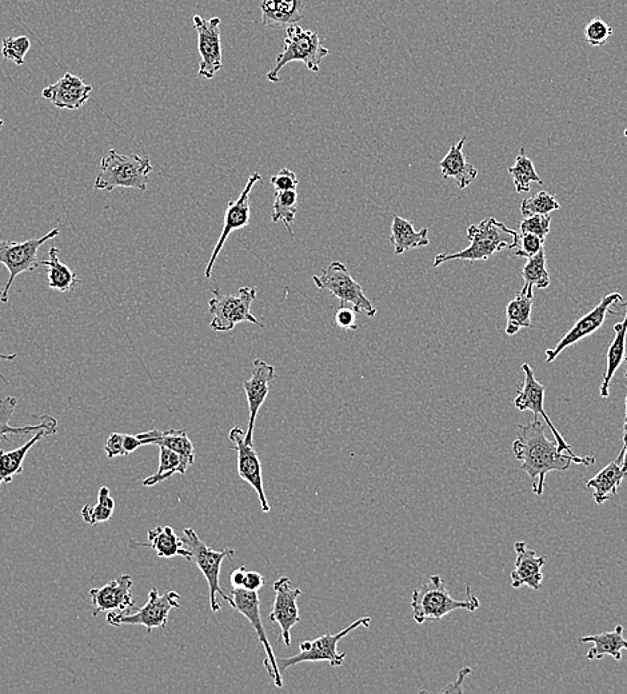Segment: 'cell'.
<instances>
[{
	"instance_id": "obj_51",
	"label": "cell",
	"mask_w": 627,
	"mask_h": 694,
	"mask_svg": "<svg viewBox=\"0 0 627 694\" xmlns=\"http://www.w3.org/2000/svg\"><path fill=\"white\" fill-rule=\"evenodd\" d=\"M246 573V566H241V568L235 569L234 572L231 573V585H233L234 588H243V582H245Z\"/></svg>"
},
{
	"instance_id": "obj_9",
	"label": "cell",
	"mask_w": 627,
	"mask_h": 694,
	"mask_svg": "<svg viewBox=\"0 0 627 694\" xmlns=\"http://www.w3.org/2000/svg\"><path fill=\"white\" fill-rule=\"evenodd\" d=\"M59 234L61 230L55 227L41 238L27 239L25 242L0 241V263L9 270V281L0 291V301L9 302L11 287L19 274L37 270L41 266V261H38L39 249Z\"/></svg>"
},
{
	"instance_id": "obj_29",
	"label": "cell",
	"mask_w": 627,
	"mask_h": 694,
	"mask_svg": "<svg viewBox=\"0 0 627 694\" xmlns=\"http://www.w3.org/2000/svg\"><path fill=\"white\" fill-rule=\"evenodd\" d=\"M391 245L394 246L395 254L402 255L406 251L421 249L429 246V229L415 231L413 222L399 217L395 214L391 223V235L389 238Z\"/></svg>"
},
{
	"instance_id": "obj_37",
	"label": "cell",
	"mask_w": 627,
	"mask_h": 694,
	"mask_svg": "<svg viewBox=\"0 0 627 694\" xmlns=\"http://www.w3.org/2000/svg\"><path fill=\"white\" fill-rule=\"evenodd\" d=\"M546 263L545 249L539 251L534 257L527 259V263L522 270L523 279H525L523 287L533 290V287L547 289L550 286V274L547 271Z\"/></svg>"
},
{
	"instance_id": "obj_15",
	"label": "cell",
	"mask_w": 627,
	"mask_h": 694,
	"mask_svg": "<svg viewBox=\"0 0 627 694\" xmlns=\"http://www.w3.org/2000/svg\"><path fill=\"white\" fill-rule=\"evenodd\" d=\"M259 182H262L261 174H251L242 194L239 195L238 199L230 202L229 206H227L221 237H219L217 245H215L213 253H211L210 261L207 262L205 270V277L207 279L213 277L215 262H217L223 247H225L227 238H229L234 231L241 230L243 227L249 225L251 217L250 194L254 186Z\"/></svg>"
},
{
	"instance_id": "obj_38",
	"label": "cell",
	"mask_w": 627,
	"mask_h": 694,
	"mask_svg": "<svg viewBox=\"0 0 627 694\" xmlns=\"http://www.w3.org/2000/svg\"><path fill=\"white\" fill-rule=\"evenodd\" d=\"M298 211L297 190L278 191L273 203V222H283L290 235H294L291 223L294 222Z\"/></svg>"
},
{
	"instance_id": "obj_19",
	"label": "cell",
	"mask_w": 627,
	"mask_h": 694,
	"mask_svg": "<svg viewBox=\"0 0 627 694\" xmlns=\"http://www.w3.org/2000/svg\"><path fill=\"white\" fill-rule=\"evenodd\" d=\"M133 577L121 574L102 588L90 590L93 617L103 612L129 613L135 608L133 597Z\"/></svg>"
},
{
	"instance_id": "obj_44",
	"label": "cell",
	"mask_w": 627,
	"mask_h": 694,
	"mask_svg": "<svg viewBox=\"0 0 627 694\" xmlns=\"http://www.w3.org/2000/svg\"><path fill=\"white\" fill-rule=\"evenodd\" d=\"M551 215H531L522 219L519 223L521 233L534 234L539 238L546 239V235L550 233Z\"/></svg>"
},
{
	"instance_id": "obj_7",
	"label": "cell",
	"mask_w": 627,
	"mask_h": 694,
	"mask_svg": "<svg viewBox=\"0 0 627 694\" xmlns=\"http://www.w3.org/2000/svg\"><path fill=\"white\" fill-rule=\"evenodd\" d=\"M213 298L209 301L210 313L213 314L211 329L231 331L241 322L262 323L251 313V305L257 298V287H241L237 294H225L219 289H211Z\"/></svg>"
},
{
	"instance_id": "obj_41",
	"label": "cell",
	"mask_w": 627,
	"mask_h": 694,
	"mask_svg": "<svg viewBox=\"0 0 627 694\" xmlns=\"http://www.w3.org/2000/svg\"><path fill=\"white\" fill-rule=\"evenodd\" d=\"M31 49V41L29 38L9 37L2 41V57L7 61H13L17 66L25 65L27 53Z\"/></svg>"
},
{
	"instance_id": "obj_53",
	"label": "cell",
	"mask_w": 627,
	"mask_h": 694,
	"mask_svg": "<svg viewBox=\"0 0 627 694\" xmlns=\"http://www.w3.org/2000/svg\"><path fill=\"white\" fill-rule=\"evenodd\" d=\"M625 405H626L625 424H623V436H622L623 448H626V446H627V393H626Z\"/></svg>"
},
{
	"instance_id": "obj_34",
	"label": "cell",
	"mask_w": 627,
	"mask_h": 694,
	"mask_svg": "<svg viewBox=\"0 0 627 694\" xmlns=\"http://www.w3.org/2000/svg\"><path fill=\"white\" fill-rule=\"evenodd\" d=\"M59 254H61V250L58 247H51L49 259L41 261V266H46L47 278H49L51 289L67 293V291L74 290V287L81 281H79L75 271L61 262Z\"/></svg>"
},
{
	"instance_id": "obj_1",
	"label": "cell",
	"mask_w": 627,
	"mask_h": 694,
	"mask_svg": "<svg viewBox=\"0 0 627 694\" xmlns=\"http://www.w3.org/2000/svg\"><path fill=\"white\" fill-rule=\"evenodd\" d=\"M515 458L521 461V469L530 477L531 489L541 496L546 476L550 472H566L570 466L595 464V457H579L562 452L557 442L546 437L545 426L534 418L529 425L518 426V438L513 442Z\"/></svg>"
},
{
	"instance_id": "obj_13",
	"label": "cell",
	"mask_w": 627,
	"mask_h": 694,
	"mask_svg": "<svg viewBox=\"0 0 627 694\" xmlns=\"http://www.w3.org/2000/svg\"><path fill=\"white\" fill-rule=\"evenodd\" d=\"M623 302V297L619 293H610L606 297L602 298V301L598 303L597 307H594L590 313L583 315L579 318L575 325L567 331L565 337L558 342V345L554 349L546 350V362L551 364V362L557 360L559 354L566 350L567 347L575 345L583 338L589 337V335L594 334L595 331L599 329L605 323L607 314H615L613 307L621 305Z\"/></svg>"
},
{
	"instance_id": "obj_27",
	"label": "cell",
	"mask_w": 627,
	"mask_h": 694,
	"mask_svg": "<svg viewBox=\"0 0 627 694\" xmlns=\"http://www.w3.org/2000/svg\"><path fill=\"white\" fill-rule=\"evenodd\" d=\"M466 139L465 135L461 141L453 143L449 153L439 163L442 178H454L461 190L469 187L478 177V170L471 163L466 162L465 155H463V146H465Z\"/></svg>"
},
{
	"instance_id": "obj_54",
	"label": "cell",
	"mask_w": 627,
	"mask_h": 694,
	"mask_svg": "<svg viewBox=\"0 0 627 694\" xmlns=\"http://www.w3.org/2000/svg\"><path fill=\"white\" fill-rule=\"evenodd\" d=\"M622 449L625 450V454H623L622 470L627 474V446Z\"/></svg>"
},
{
	"instance_id": "obj_31",
	"label": "cell",
	"mask_w": 627,
	"mask_h": 694,
	"mask_svg": "<svg viewBox=\"0 0 627 694\" xmlns=\"http://www.w3.org/2000/svg\"><path fill=\"white\" fill-rule=\"evenodd\" d=\"M615 337L613 342L607 350V364L605 376H603V381L601 385V397L603 400L609 398L610 396V384L613 380L615 372L625 361V345H626V335H627V302H626V315L622 322L615 323L614 325Z\"/></svg>"
},
{
	"instance_id": "obj_6",
	"label": "cell",
	"mask_w": 627,
	"mask_h": 694,
	"mask_svg": "<svg viewBox=\"0 0 627 694\" xmlns=\"http://www.w3.org/2000/svg\"><path fill=\"white\" fill-rule=\"evenodd\" d=\"M182 540L185 548L189 550L190 561L198 566V569L201 570L206 578L207 585H209L211 612L218 613L222 608L218 601V594L223 600L229 601V604L234 606L233 597L227 596L223 592L221 584H219V577H221L223 561L227 560V558H230V560L234 558L235 554H237L235 550L225 549L222 552H217V550L209 548L199 538L197 532L191 528L183 530Z\"/></svg>"
},
{
	"instance_id": "obj_46",
	"label": "cell",
	"mask_w": 627,
	"mask_h": 694,
	"mask_svg": "<svg viewBox=\"0 0 627 694\" xmlns=\"http://www.w3.org/2000/svg\"><path fill=\"white\" fill-rule=\"evenodd\" d=\"M125 434L113 433L107 438L105 445V452L109 460H113L115 457H126L125 452Z\"/></svg>"
},
{
	"instance_id": "obj_39",
	"label": "cell",
	"mask_w": 627,
	"mask_h": 694,
	"mask_svg": "<svg viewBox=\"0 0 627 694\" xmlns=\"http://www.w3.org/2000/svg\"><path fill=\"white\" fill-rule=\"evenodd\" d=\"M115 510V500L110 496V489L103 486L98 493V504L86 505L82 509V518L86 524L97 525L111 520Z\"/></svg>"
},
{
	"instance_id": "obj_2",
	"label": "cell",
	"mask_w": 627,
	"mask_h": 694,
	"mask_svg": "<svg viewBox=\"0 0 627 694\" xmlns=\"http://www.w3.org/2000/svg\"><path fill=\"white\" fill-rule=\"evenodd\" d=\"M517 231L509 229L503 222L495 218H486L478 225H471L467 229V238L470 246L458 253H442L434 258V267H439L449 261H487L494 254L501 253L505 249H513Z\"/></svg>"
},
{
	"instance_id": "obj_20",
	"label": "cell",
	"mask_w": 627,
	"mask_h": 694,
	"mask_svg": "<svg viewBox=\"0 0 627 694\" xmlns=\"http://www.w3.org/2000/svg\"><path fill=\"white\" fill-rule=\"evenodd\" d=\"M274 378L275 368L273 365H269L262 360H255L250 380L243 382V389H245L247 404H249L250 410L249 429H247L245 438L246 444L253 445L255 421H257L259 410H261L262 405L265 404L267 397H269Z\"/></svg>"
},
{
	"instance_id": "obj_24",
	"label": "cell",
	"mask_w": 627,
	"mask_h": 694,
	"mask_svg": "<svg viewBox=\"0 0 627 694\" xmlns=\"http://www.w3.org/2000/svg\"><path fill=\"white\" fill-rule=\"evenodd\" d=\"M149 542L130 541V548H150L157 552L158 557L174 558L181 556L190 561L189 550L185 548L182 537H178L171 526H157L149 530Z\"/></svg>"
},
{
	"instance_id": "obj_43",
	"label": "cell",
	"mask_w": 627,
	"mask_h": 694,
	"mask_svg": "<svg viewBox=\"0 0 627 694\" xmlns=\"http://www.w3.org/2000/svg\"><path fill=\"white\" fill-rule=\"evenodd\" d=\"M543 245H545V239L539 238L537 235L518 233L514 247L511 250H513L515 257L529 259L538 254L543 249Z\"/></svg>"
},
{
	"instance_id": "obj_55",
	"label": "cell",
	"mask_w": 627,
	"mask_h": 694,
	"mask_svg": "<svg viewBox=\"0 0 627 694\" xmlns=\"http://www.w3.org/2000/svg\"><path fill=\"white\" fill-rule=\"evenodd\" d=\"M3 126H5V121H3L2 118H0V129H2Z\"/></svg>"
},
{
	"instance_id": "obj_22",
	"label": "cell",
	"mask_w": 627,
	"mask_h": 694,
	"mask_svg": "<svg viewBox=\"0 0 627 694\" xmlns=\"http://www.w3.org/2000/svg\"><path fill=\"white\" fill-rule=\"evenodd\" d=\"M514 549L517 560L511 572V586L514 589L522 588V586H529L534 590L541 589L545 557L538 556L534 550L527 549L526 542H515Z\"/></svg>"
},
{
	"instance_id": "obj_49",
	"label": "cell",
	"mask_w": 627,
	"mask_h": 694,
	"mask_svg": "<svg viewBox=\"0 0 627 694\" xmlns=\"http://www.w3.org/2000/svg\"><path fill=\"white\" fill-rule=\"evenodd\" d=\"M470 673H471L470 668H463L461 670V672H459V674H458L457 682H454V684L447 686V688L443 689L442 692L443 693H454V692L462 693L463 692V689H462L463 681H465V678L467 676H469Z\"/></svg>"
},
{
	"instance_id": "obj_30",
	"label": "cell",
	"mask_w": 627,
	"mask_h": 694,
	"mask_svg": "<svg viewBox=\"0 0 627 694\" xmlns=\"http://www.w3.org/2000/svg\"><path fill=\"white\" fill-rule=\"evenodd\" d=\"M581 644L593 642L594 646L587 652V658L591 661L602 660L603 657L611 656L615 661L622 660V650H627V640L623 637V626L618 625L611 632L593 634V636L581 637L578 640Z\"/></svg>"
},
{
	"instance_id": "obj_45",
	"label": "cell",
	"mask_w": 627,
	"mask_h": 694,
	"mask_svg": "<svg viewBox=\"0 0 627 694\" xmlns=\"http://www.w3.org/2000/svg\"><path fill=\"white\" fill-rule=\"evenodd\" d=\"M271 186L274 187L275 193H278V191L297 190V174L289 169H282L277 175L271 177Z\"/></svg>"
},
{
	"instance_id": "obj_42",
	"label": "cell",
	"mask_w": 627,
	"mask_h": 694,
	"mask_svg": "<svg viewBox=\"0 0 627 694\" xmlns=\"http://www.w3.org/2000/svg\"><path fill=\"white\" fill-rule=\"evenodd\" d=\"M614 34L613 27L601 18L591 19L585 27V41L587 45L593 47H602L609 41L611 35Z\"/></svg>"
},
{
	"instance_id": "obj_14",
	"label": "cell",
	"mask_w": 627,
	"mask_h": 694,
	"mask_svg": "<svg viewBox=\"0 0 627 694\" xmlns=\"http://www.w3.org/2000/svg\"><path fill=\"white\" fill-rule=\"evenodd\" d=\"M194 29L198 34V51L201 55L198 74L205 79H213L222 70L221 18L203 19L201 15L193 18Z\"/></svg>"
},
{
	"instance_id": "obj_57",
	"label": "cell",
	"mask_w": 627,
	"mask_h": 694,
	"mask_svg": "<svg viewBox=\"0 0 627 694\" xmlns=\"http://www.w3.org/2000/svg\"><path fill=\"white\" fill-rule=\"evenodd\" d=\"M623 134H625V137L627 139V129L625 130V133H623Z\"/></svg>"
},
{
	"instance_id": "obj_56",
	"label": "cell",
	"mask_w": 627,
	"mask_h": 694,
	"mask_svg": "<svg viewBox=\"0 0 627 694\" xmlns=\"http://www.w3.org/2000/svg\"><path fill=\"white\" fill-rule=\"evenodd\" d=\"M626 361V378H627V357L625 358Z\"/></svg>"
},
{
	"instance_id": "obj_52",
	"label": "cell",
	"mask_w": 627,
	"mask_h": 694,
	"mask_svg": "<svg viewBox=\"0 0 627 694\" xmlns=\"http://www.w3.org/2000/svg\"><path fill=\"white\" fill-rule=\"evenodd\" d=\"M0 334H2V331H0ZM0 360H5V361L17 360V354H2V353H0ZM0 380L5 382L6 385H9V381H7L5 377H3L2 373H0Z\"/></svg>"
},
{
	"instance_id": "obj_50",
	"label": "cell",
	"mask_w": 627,
	"mask_h": 694,
	"mask_svg": "<svg viewBox=\"0 0 627 694\" xmlns=\"http://www.w3.org/2000/svg\"><path fill=\"white\" fill-rule=\"evenodd\" d=\"M123 445H125L126 456H129V454L134 453L135 450L143 446L138 436H129V434H125V442H123Z\"/></svg>"
},
{
	"instance_id": "obj_35",
	"label": "cell",
	"mask_w": 627,
	"mask_h": 694,
	"mask_svg": "<svg viewBox=\"0 0 627 694\" xmlns=\"http://www.w3.org/2000/svg\"><path fill=\"white\" fill-rule=\"evenodd\" d=\"M189 468L190 465L187 464V462L183 460L178 453L173 452V450L163 448V446H159V466L157 473L153 474V476L145 478V480L142 481V485H157L159 482L169 480V478L173 477L174 474H182V476H185L187 469Z\"/></svg>"
},
{
	"instance_id": "obj_26",
	"label": "cell",
	"mask_w": 627,
	"mask_h": 694,
	"mask_svg": "<svg viewBox=\"0 0 627 694\" xmlns=\"http://www.w3.org/2000/svg\"><path fill=\"white\" fill-rule=\"evenodd\" d=\"M623 454H625V450L622 449L613 462H610L597 476L586 482L587 488L594 490L595 504L602 505L603 502L610 500V496H615L622 481L627 477V474L622 470Z\"/></svg>"
},
{
	"instance_id": "obj_33",
	"label": "cell",
	"mask_w": 627,
	"mask_h": 694,
	"mask_svg": "<svg viewBox=\"0 0 627 694\" xmlns=\"http://www.w3.org/2000/svg\"><path fill=\"white\" fill-rule=\"evenodd\" d=\"M49 436L50 433L47 430H39L21 448L11 450V452L0 450V486L10 484L14 477L19 476L23 472V462H25L27 454L37 445L38 441Z\"/></svg>"
},
{
	"instance_id": "obj_8",
	"label": "cell",
	"mask_w": 627,
	"mask_h": 694,
	"mask_svg": "<svg viewBox=\"0 0 627 694\" xmlns=\"http://www.w3.org/2000/svg\"><path fill=\"white\" fill-rule=\"evenodd\" d=\"M371 624L370 617H362L354 621L353 624L341 630L337 634H323V636L315 638L314 641H303L299 644V653L291 657L277 658L278 668L281 673L302 662H329L333 668L342 666L345 662L346 653H339L337 646L342 638L358 628H369Z\"/></svg>"
},
{
	"instance_id": "obj_16",
	"label": "cell",
	"mask_w": 627,
	"mask_h": 694,
	"mask_svg": "<svg viewBox=\"0 0 627 694\" xmlns=\"http://www.w3.org/2000/svg\"><path fill=\"white\" fill-rule=\"evenodd\" d=\"M274 592L275 600L269 614V621L278 624L281 628L279 641L290 646L291 630L301 622L297 601L302 596V590L294 588L289 577H281L274 582Z\"/></svg>"
},
{
	"instance_id": "obj_10",
	"label": "cell",
	"mask_w": 627,
	"mask_h": 694,
	"mask_svg": "<svg viewBox=\"0 0 627 694\" xmlns=\"http://www.w3.org/2000/svg\"><path fill=\"white\" fill-rule=\"evenodd\" d=\"M313 281L318 289L329 290L342 305L350 303L355 313L366 314L374 318L377 315L370 299L363 293L362 286L350 274L349 269L342 262H333L323 270L322 275H314Z\"/></svg>"
},
{
	"instance_id": "obj_32",
	"label": "cell",
	"mask_w": 627,
	"mask_h": 694,
	"mask_svg": "<svg viewBox=\"0 0 627 694\" xmlns=\"http://www.w3.org/2000/svg\"><path fill=\"white\" fill-rule=\"evenodd\" d=\"M533 290L523 287L521 293L511 299L506 306V334L515 335L519 330L531 327V313H533Z\"/></svg>"
},
{
	"instance_id": "obj_40",
	"label": "cell",
	"mask_w": 627,
	"mask_h": 694,
	"mask_svg": "<svg viewBox=\"0 0 627 694\" xmlns=\"http://www.w3.org/2000/svg\"><path fill=\"white\" fill-rule=\"evenodd\" d=\"M561 209V203L555 198V195L541 191L535 194L534 197L525 198L521 203V213L523 217H531V215H547Z\"/></svg>"
},
{
	"instance_id": "obj_4",
	"label": "cell",
	"mask_w": 627,
	"mask_h": 694,
	"mask_svg": "<svg viewBox=\"0 0 627 694\" xmlns=\"http://www.w3.org/2000/svg\"><path fill=\"white\" fill-rule=\"evenodd\" d=\"M151 171H153V165L150 158L139 157L137 154H121L111 149L101 159L94 187L109 193L118 187L147 191Z\"/></svg>"
},
{
	"instance_id": "obj_17",
	"label": "cell",
	"mask_w": 627,
	"mask_h": 694,
	"mask_svg": "<svg viewBox=\"0 0 627 694\" xmlns=\"http://www.w3.org/2000/svg\"><path fill=\"white\" fill-rule=\"evenodd\" d=\"M229 438L233 442L234 450H237L238 453L239 477L253 486L257 492L262 512L270 513L271 506L267 501L265 486H263L262 464L257 450L254 449V445L246 444V433L243 432L241 426H234L230 430Z\"/></svg>"
},
{
	"instance_id": "obj_18",
	"label": "cell",
	"mask_w": 627,
	"mask_h": 694,
	"mask_svg": "<svg viewBox=\"0 0 627 694\" xmlns=\"http://www.w3.org/2000/svg\"><path fill=\"white\" fill-rule=\"evenodd\" d=\"M522 370L523 374H525V381H523L522 389L518 390L517 397H515V408H517L519 412H527V410L533 412L534 418L541 416L543 420H545L547 428L553 433L558 448L561 449L562 452L575 454L573 448L567 444L565 438L558 432L549 416H547L545 409H543V404H545V388H543V385L539 384L537 378H535L534 370L531 369L529 364H523Z\"/></svg>"
},
{
	"instance_id": "obj_47",
	"label": "cell",
	"mask_w": 627,
	"mask_h": 694,
	"mask_svg": "<svg viewBox=\"0 0 627 694\" xmlns=\"http://www.w3.org/2000/svg\"><path fill=\"white\" fill-rule=\"evenodd\" d=\"M334 319L338 327H341L343 330L358 329L357 322H355V310L351 309V307H347L345 305L339 307Z\"/></svg>"
},
{
	"instance_id": "obj_23",
	"label": "cell",
	"mask_w": 627,
	"mask_h": 694,
	"mask_svg": "<svg viewBox=\"0 0 627 694\" xmlns=\"http://www.w3.org/2000/svg\"><path fill=\"white\" fill-rule=\"evenodd\" d=\"M18 400L13 396H9L0 400V440H5L6 437H25L30 434L37 433L39 430H47L50 436L58 433L57 418L45 414L39 416V424L26 426H11L10 421L13 418L15 410H17Z\"/></svg>"
},
{
	"instance_id": "obj_21",
	"label": "cell",
	"mask_w": 627,
	"mask_h": 694,
	"mask_svg": "<svg viewBox=\"0 0 627 694\" xmlns=\"http://www.w3.org/2000/svg\"><path fill=\"white\" fill-rule=\"evenodd\" d=\"M93 93V86L87 85L77 75L67 73L54 85L42 90V97L58 109L79 110L86 105Z\"/></svg>"
},
{
	"instance_id": "obj_11",
	"label": "cell",
	"mask_w": 627,
	"mask_h": 694,
	"mask_svg": "<svg viewBox=\"0 0 627 694\" xmlns=\"http://www.w3.org/2000/svg\"><path fill=\"white\" fill-rule=\"evenodd\" d=\"M181 596L174 590H169L165 594H159L158 589H151L149 600L135 613L109 612L106 617L107 624L111 626L122 625H142L146 628V633L150 634L154 629H166L169 622V614L173 609L181 608L179 604Z\"/></svg>"
},
{
	"instance_id": "obj_28",
	"label": "cell",
	"mask_w": 627,
	"mask_h": 694,
	"mask_svg": "<svg viewBox=\"0 0 627 694\" xmlns=\"http://www.w3.org/2000/svg\"><path fill=\"white\" fill-rule=\"evenodd\" d=\"M303 7L301 0H261L262 25L274 29L297 25Z\"/></svg>"
},
{
	"instance_id": "obj_3",
	"label": "cell",
	"mask_w": 627,
	"mask_h": 694,
	"mask_svg": "<svg viewBox=\"0 0 627 694\" xmlns=\"http://www.w3.org/2000/svg\"><path fill=\"white\" fill-rule=\"evenodd\" d=\"M466 594V600H455L450 596L446 581L441 576H431L426 584L411 593L410 606L415 622L425 624L426 621L442 620L459 609L475 612L481 606V602L474 596L470 586H467Z\"/></svg>"
},
{
	"instance_id": "obj_48",
	"label": "cell",
	"mask_w": 627,
	"mask_h": 694,
	"mask_svg": "<svg viewBox=\"0 0 627 694\" xmlns=\"http://www.w3.org/2000/svg\"><path fill=\"white\" fill-rule=\"evenodd\" d=\"M265 586V577L261 573L250 572L247 570L245 582H243V588L250 590V592H258Z\"/></svg>"
},
{
	"instance_id": "obj_12",
	"label": "cell",
	"mask_w": 627,
	"mask_h": 694,
	"mask_svg": "<svg viewBox=\"0 0 627 694\" xmlns=\"http://www.w3.org/2000/svg\"><path fill=\"white\" fill-rule=\"evenodd\" d=\"M231 597H233L234 600L233 608L249 620L250 625L253 626L255 633H257L259 642H261L263 648H265L267 657L266 660L263 661V665H265L267 672H269L271 680L274 681V685L277 686V688H282L283 677L281 670L278 668L277 657H275L269 638H267L265 625H263L258 592L234 588L231 590Z\"/></svg>"
},
{
	"instance_id": "obj_5",
	"label": "cell",
	"mask_w": 627,
	"mask_h": 694,
	"mask_svg": "<svg viewBox=\"0 0 627 694\" xmlns=\"http://www.w3.org/2000/svg\"><path fill=\"white\" fill-rule=\"evenodd\" d=\"M329 54V49L323 46L318 33L291 25L286 29L285 49L278 55L273 69L267 73V81L281 82L279 74L291 62H302L313 73H319L323 59Z\"/></svg>"
},
{
	"instance_id": "obj_25",
	"label": "cell",
	"mask_w": 627,
	"mask_h": 694,
	"mask_svg": "<svg viewBox=\"0 0 627 694\" xmlns=\"http://www.w3.org/2000/svg\"><path fill=\"white\" fill-rule=\"evenodd\" d=\"M138 438L143 446L155 445L158 448L163 446L178 453L190 466L194 464L195 448L186 430L170 429L162 432V430L153 429L150 432L138 434Z\"/></svg>"
},
{
	"instance_id": "obj_36",
	"label": "cell",
	"mask_w": 627,
	"mask_h": 694,
	"mask_svg": "<svg viewBox=\"0 0 627 694\" xmlns=\"http://www.w3.org/2000/svg\"><path fill=\"white\" fill-rule=\"evenodd\" d=\"M509 174L513 177L517 193H529L531 182L543 185V181L537 174L533 161L527 157L525 149H522L518 157L515 158L514 166L509 167Z\"/></svg>"
}]
</instances>
